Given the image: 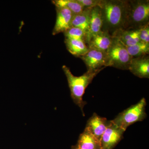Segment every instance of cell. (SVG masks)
Instances as JSON below:
<instances>
[{"mask_svg":"<svg viewBox=\"0 0 149 149\" xmlns=\"http://www.w3.org/2000/svg\"><path fill=\"white\" fill-rule=\"evenodd\" d=\"M127 1L101 0L99 7L103 20L102 30L112 35L119 29H124Z\"/></svg>","mask_w":149,"mask_h":149,"instance_id":"cell-1","label":"cell"},{"mask_svg":"<svg viewBox=\"0 0 149 149\" xmlns=\"http://www.w3.org/2000/svg\"><path fill=\"white\" fill-rule=\"evenodd\" d=\"M62 69L66 77L71 98L74 103L79 107L84 116L83 108L86 103L83 100V98L85 89L100 71L87 70L81 76H75L66 65H63Z\"/></svg>","mask_w":149,"mask_h":149,"instance_id":"cell-2","label":"cell"},{"mask_svg":"<svg viewBox=\"0 0 149 149\" xmlns=\"http://www.w3.org/2000/svg\"><path fill=\"white\" fill-rule=\"evenodd\" d=\"M149 21L148 0L127 1L123 29H138Z\"/></svg>","mask_w":149,"mask_h":149,"instance_id":"cell-3","label":"cell"},{"mask_svg":"<svg viewBox=\"0 0 149 149\" xmlns=\"http://www.w3.org/2000/svg\"><path fill=\"white\" fill-rule=\"evenodd\" d=\"M146 99L143 98L137 104L120 112L114 119L111 121L114 125L125 131L130 125L143 121L146 118Z\"/></svg>","mask_w":149,"mask_h":149,"instance_id":"cell-4","label":"cell"},{"mask_svg":"<svg viewBox=\"0 0 149 149\" xmlns=\"http://www.w3.org/2000/svg\"><path fill=\"white\" fill-rule=\"evenodd\" d=\"M113 38L111 46L106 52V66L128 70L133 58L128 54L125 46L119 40Z\"/></svg>","mask_w":149,"mask_h":149,"instance_id":"cell-5","label":"cell"},{"mask_svg":"<svg viewBox=\"0 0 149 149\" xmlns=\"http://www.w3.org/2000/svg\"><path fill=\"white\" fill-rule=\"evenodd\" d=\"M80 58L86 65L88 71H101L106 67V52L89 49L88 52Z\"/></svg>","mask_w":149,"mask_h":149,"instance_id":"cell-6","label":"cell"},{"mask_svg":"<svg viewBox=\"0 0 149 149\" xmlns=\"http://www.w3.org/2000/svg\"><path fill=\"white\" fill-rule=\"evenodd\" d=\"M110 124L103 134L100 143L102 149H113L122 139L125 131L110 120Z\"/></svg>","mask_w":149,"mask_h":149,"instance_id":"cell-7","label":"cell"},{"mask_svg":"<svg viewBox=\"0 0 149 149\" xmlns=\"http://www.w3.org/2000/svg\"><path fill=\"white\" fill-rule=\"evenodd\" d=\"M56 18L52 35L64 33L71 27V22L74 15L68 9L65 8L56 7Z\"/></svg>","mask_w":149,"mask_h":149,"instance_id":"cell-8","label":"cell"},{"mask_svg":"<svg viewBox=\"0 0 149 149\" xmlns=\"http://www.w3.org/2000/svg\"><path fill=\"white\" fill-rule=\"evenodd\" d=\"M110 123V120H108L105 118L101 117L94 113L88 120L85 128L100 141L103 134Z\"/></svg>","mask_w":149,"mask_h":149,"instance_id":"cell-9","label":"cell"},{"mask_svg":"<svg viewBox=\"0 0 149 149\" xmlns=\"http://www.w3.org/2000/svg\"><path fill=\"white\" fill-rule=\"evenodd\" d=\"M128 70L137 77L141 78H149L148 56L133 58L130 61Z\"/></svg>","mask_w":149,"mask_h":149,"instance_id":"cell-10","label":"cell"},{"mask_svg":"<svg viewBox=\"0 0 149 149\" xmlns=\"http://www.w3.org/2000/svg\"><path fill=\"white\" fill-rule=\"evenodd\" d=\"M113 40V37L108 32L102 30L91 37L88 44V48L106 52Z\"/></svg>","mask_w":149,"mask_h":149,"instance_id":"cell-11","label":"cell"},{"mask_svg":"<svg viewBox=\"0 0 149 149\" xmlns=\"http://www.w3.org/2000/svg\"><path fill=\"white\" fill-rule=\"evenodd\" d=\"M103 27L101 11L98 6L93 8L91 9L90 25L86 36L85 43L88 45L91 37L101 32Z\"/></svg>","mask_w":149,"mask_h":149,"instance_id":"cell-12","label":"cell"},{"mask_svg":"<svg viewBox=\"0 0 149 149\" xmlns=\"http://www.w3.org/2000/svg\"><path fill=\"white\" fill-rule=\"evenodd\" d=\"M111 36L125 46L133 45L141 42L138 29H119Z\"/></svg>","mask_w":149,"mask_h":149,"instance_id":"cell-13","label":"cell"},{"mask_svg":"<svg viewBox=\"0 0 149 149\" xmlns=\"http://www.w3.org/2000/svg\"><path fill=\"white\" fill-rule=\"evenodd\" d=\"M76 145L82 149H102L100 141L85 128Z\"/></svg>","mask_w":149,"mask_h":149,"instance_id":"cell-14","label":"cell"},{"mask_svg":"<svg viewBox=\"0 0 149 149\" xmlns=\"http://www.w3.org/2000/svg\"><path fill=\"white\" fill-rule=\"evenodd\" d=\"M64 43L68 52L77 57L84 55L89 50L88 46L82 40L65 38Z\"/></svg>","mask_w":149,"mask_h":149,"instance_id":"cell-15","label":"cell"},{"mask_svg":"<svg viewBox=\"0 0 149 149\" xmlns=\"http://www.w3.org/2000/svg\"><path fill=\"white\" fill-rule=\"evenodd\" d=\"M92 8H85L82 12L74 15L71 22V27H78L82 29L86 32V36L89 30Z\"/></svg>","mask_w":149,"mask_h":149,"instance_id":"cell-16","label":"cell"},{"mask_svg":"<svg viewBox=\"0 0 149 149\" xmlns=\"http://www.w3.org/2000/svg\"><path fill=\"white\" fill-rule=\"evenodd\" d=\"M52 3L56 7L65 8L74 15L82 12L84 8L77 0H54Z\"/></svg>","mask_w":149,"mask_h":149,"instance_id":"cell-17","label":"cell"},{"mask_svg":"<svg viewBox=\"0 0 149 149\" xmlns=\"http://www.w3.org/2000/svg\"><path fill=\"white\" fill-rule=\"evenodd\" d=\"M125 46L128 54L132 58L143 56L149 54V44L140 42L133 45Z\"/></svg>","mask_w":149,"mask_h":149,"instance_id":"cell-18","label":"cell"},{"mask_svg":"<svg viewBox=\"0 0 149 149\" xmlns=\"http://www.w3.org/2000/svg\"><path fill=\"white\" fill-rule=\"evenodd\" d=\"M63 33L65 38L82 40L85 43L86 32L80 28L71 27Z\"/></svg>","mask_w":149,"mask_h":149,"instance_id":"cell-19","label":"cell"},{"mask_svg":"<svg viewBox=\"0 0 149 149\" xmlns=\"http://www.w3.org/2000/svg\"><path fill=\"white\" fill-rule=\"evenodd\" d=\"M138 29L140 41L149 44V23L139 27Z\"/></svg>","mask_w":149,"mask_h":149,"instance_id":"cell-20","label":"cell"},{"mask_svg":"<svg viewBox=\"0 0 149 149\" xmlns=\"http://www.w3.org/2000/svg\"><path fill=\"white\" fill-rule=\"evenodd\" d=\"M84 9L99 6L101 0H77Z\"/></svg>","mask_w":149,"mask_h":149,"instance_id":"cell-21","label":"cell"},{"mask_svg":"<svg viewBox=\"0 0 149 149\" xmlns=\"http://www.w3.org/2000/svg\"><path fill=\"white\" fill-rule=\"evenodd\" d=\"M72 149H82L81 148H79V147H78L76 145H75V146H72Z\"/></svg>","mask_w":149,"mask_h":149,"instance_id":"cell-22","label":"cell"}]
</instances>
